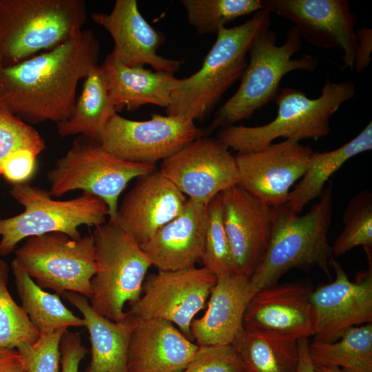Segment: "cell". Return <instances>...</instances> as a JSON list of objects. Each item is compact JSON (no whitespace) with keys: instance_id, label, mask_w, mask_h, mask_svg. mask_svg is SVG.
Returning <instances> with one entry per match:
<instances>
[{"instance_id":"cell-1","label":"cell","mask_w":372,"mask_h":372,"mask_svg":"<svg viewBox=\"0 0 372 372\" xmlns=\"http://www.w3.org/2000/svg\"><path fill=\"white\" fill-rule=\"evenodd\" d=\"M99 54L93 32L83 29L18 64H0V107L30 125L65 121L76 103L79 83L99 65Z\"/></svg>"},{"instance_id":"cell-2","label":"cell","mask_w":372,"mask_h":372,"mask_svg":"<svg viewBox=\"0 0 372 372\" xmlns=\"http://www.w3.org/2000/svg\"><path fill=\"white\" fill-rule=\"evenodd\" d=\"M319 200L304 214L285 204L273 208L271 235L265 254L250 277L256 291L275 285L293 268H320L330 278L332 247L328 231L333 213V185L329 181Z\"/></svg>"},{"instance_id":"cell-3","label":"cell","mask_w":372,"mask_h":372,"mask_svg":"<svg viewBox=\"0 0 372 372\" xmlns=\"http://www.w3.org/2000/svg\"><path fill=\"white\" fill-rule=\"evenodd\" d=\"M271 13L261 9L244 23L221 28L201 68L180 81L172 94L166 115L203 121L223 95L244 73L247 55L255 39L270 28Z\"/></svg>"},{"instance_id":"cell-4","label":"cell","mask_w":372,"mask_h":372,"mask_svg":"<svg viewBox=\"0 0 372 372\" xmlns=\"http://www.w3.org/2000/svg\"><path fill=\"white\" fill-rule=\"evenodd\" d=\"M355 94V85L349 80L332 83L326 80L316 99L293 87L280 89L274 101L276 116L269 123L254 127L229 125L220 128L218 138L238 153L260 150L278 138L299 141L319 139L330 132V119L340 106Z\"/></svg>"},{"instance_id":"cell-5","label":"cell","mask_w":372,"mask_h":372,"mask_svg":"<svg viewBox=\"0 0 372 372\" xmlns=\"http://www.w3.org/2000/svg\"><path fill=\"white\" fill-rule=\"evenodd\" d=\"M87 18L83 0H0V64L56 48L80 32Z\"/></svg>"},{"instance_id":"cell-6","label":"cell","mask_w":372,"mask_h":372,"mask_svg":"<svg viewBox=\"0 0 372 372\" xmlns=\"http://www.w3.org/2000/svg\"><path fill=\"white\" fill-rule=\"evenodd\" d=\"M301 48V36L293 25L280 45H277L276 34L270 28L259 34L249 48V61L238 90L216 112L211 128H223L249 119L274 101L280 83L287 73L314 72L318 65L314 56L304 54L293 58Z\"/></svg>"},{"instance_id":"cell-7","label":"cell","mask_w":372,"mask_h":372,"mask_svg":"<svg viewBox=\"0 0 372 372\" xmlns=\"http://www.w3.org/2000/svg\"><path fill=\"white\" fill-rule=\"evenodd\" d=\"M10 195L23 207L19 214L1 218L0 215V256L15 250L23 239L52 232H62L76 239L81 225H101L109 218V208L98 196L87 192L75 198L58 200L49 190L29 183L13 185Z\"/></svg>"},{"instance_id":"cell-8","label":"cell","mask_w":372,"mask_h":372,"mask_svg":"<svg viewBox=\"0 0 372 372\" xmlns=\"http://www.w3.org/2000/svg\"><path fill=\"white\" fill-rule=\"evenodd\" d=\"M92 235L96 268L89 302L100 315L118 322L125 316V304L141 297L152 265L140 245L114 221L95 227Z\"/></svg>"},{"instance_id":"cell-9","label":"cell","mask_w":372,"mask_h":372,"mask_svg":"<svg viewBox=\"0 0 372 372\" xmlns=\"http://www.w3.org/2000/svg\"><path fill=\"white\" fill-rule=\"evenodd\" d=\"M155 169L154 164L119 158L105 150L100 143L77 136L66 154L48 172L49 192L53 197L76 189L91 193L106 203L109 220H114L118 198L130 181Z\"/></svg>"},{"instance_id":"cell-10","label":"cell","mask_w":372,"mask_h":372,"mask_svg":"<svg viewBox=\"0 0 372 372\" xmlns=\"http://www.w3.org/2000/svg\"><path fill=\"white\" fill-rule=\"evenodd\" d=\"M14 253L12 261L42 289L59 296L72 291L91 296L96 268L92 234L76 239L62 232L32 236Z\"/></svg>"},{"instance_id":"cell-11","label":"cell","mask_w":372,"mask_h":372,"mask_svg":"<svg viewBox=\"0 0 372 372\" xmlns=\"http://www.w3.org/2000/svg\"><path fill=\"white\" fill-rule=\"evenodd\" d=\"M216 280L204 267L158 270L145 277L141 297L125 313L134 318L167 320L191 339V323L205 307Z\"/></svg>"},{"instance_id":"cell-12","label":"cell","mask_w":372,"mask_h":372,"mask_svg":"<svg viewBox=\"0 0 372 372\" xmlns=\"http://www.w3.org/2000/svg\"><path fill=\"white\" fill-rule=\"evenodd\" d=\"M199 137L194 121L181 116L152 114L148 120L133 121L116 114L100 143L123 160L155 165Z\"/></svg>"},{"instance_id":"cell-13","label":"cell","mask_w":372,"mask_h":372,"mask_svg":"<svg viewBox=\"0 0 372 372\" xmlns=\"http://www.w3.org/2000/svg\"><path fill=\"white\" fill-rule=\"evenodd\" d=\"M369 267L351 281L340 264L331 258L335 280L313 290L311 302L314 340L334 342L349 329L372 322L371 248H364Z\"/></svg>"},{"instance_id":"cell-14","label":"cell","mask_w":372,"mask_h":372,"mask_svg":"<svg viewBox=\"0 0 372 372\" xmlns=\"http://www.w3.org/2000/svg\"><path fill=\"white\" fill-rule=\"evenodd\" d=\"M159 171L189 199L204 205L238 180L235 156L211 138L188 143L163 161Z\"/></svg>"},{"instance_id":"cell-15","label":"cell","mask_w":372,"mask_h":372,"mask_svg":"<svg viewBox=\"0 0 372 372\" xmlns=\"http://www.w3.org/2000/svg\"><path fill=\"white\" fill-rule=\"evenodd\" d=\"M313 153L309 146L291 139L238 153L237 185L269 207L285 205L291 187L304 174Z\"/></svg>"},{"instance_id":"cell-16","label":"cell","mask_w":372,"mask_h":372,"mask_svg":"<svg viewBox=\"0 0 372 372\" xmlns=\"http://www.w3.org/2000/svg\"><path fill=\"white\" fill-rule=\"evenodd\" d=\"M262 9L292 23L301 38L322 49L340 48L343 67L353 71L356 19L347 0H261Z\"/></svg>"},{"instance_id":"cell-17","label":"cell","mask_w":372,"mask_h":372,"mask_svg":"<svg viewBox=\"0 0 372 372\" xmlns=\"http://www.w3.org/2000/svg\"><path fill=\"white\" fill-rule=\"evenodd\" d=\"M90 17L110 34L114 44L111 54L123 65H148L172 74L179 70L181 61L158 54L165 36L145 20L136 0H116L111 12H92Z\"/></svg>"},{"instance_id":"cell-18","label":"cell","mask_w":372,"mask_h":372,"mask_svg":"<svg viewBox=\"0 0 372 372\" xmlns=\"http://www.w3.org/2000/svg\"><path fill=\"white\" fill-rule=\"evenodd\" d=\"M220 195L223 225L236 273L251 277L268 246L273 208L238 185L223 190Z\"/></svg>"},{"instance_id":"cell-19","label":"cell","mask_w":372,"mask_h":372,"mask_svg":"<svg viewBox=\"0 0 372 372\" xmlns=\"http://www.w3.org/2000/svg\"><path fill=\"white\" fill-rule=\"evenodd\" d=\"M187 201L168 178L155 170L137 178L112 221L141 245L180 214Z\"/></svg>"},{"instance_id":"cell-20","label":"cell","mask_w":372,"mask_h":372,"mask_svg":"<svg viewBox=\"0 0 372 372\" xmlns=\"http://www.w3.org/2000/svg\"><path fill=\"white\" fill-rule=\"evenodd\" d=\"M312 291L309 284L297 281L256 291L245 311L243 328L309 338L313 334Z\"/></svg>"},{"instance_id":"cell-21","label":"cell","mask_w":372,"mask_h":372,"mask_svg":"<svg viewBox=\"0 0 372 372\" xmlns=\"http://www.w3.org/2000/svg\"><path fill=\"white\" fill-rule=\"evenodd\" d=\"M132 318L128 372H181L195 357L199 346L170 322Z\"/></svg>"},{"instance_id":"cell-22","label":"cell","mask_w":372,"mask_h":372,"mask_svg":"<svg viewBox=\"0 0 372 372\" xmlns=\"http://www.w3.org/2000/svg\"><path fill=\"white\" fill-rule=\"evenodd\" d=\"M256 293L250 276L235 273L217 278L204 314L190 326L199 347L231 345L243 329L247 306Z\"/></svg>"},{"instance_id":"cell-23","label":"cell","mask_w":372,"mask_h":372,"mask_svg":"<svg viewBox=\"0 0 372 372\" xmlns=\"http://www.w3.org/2000/svg\"><path fill=\"white\" fill-rule=\"evenodd\" d=\"M207 210V205L187 198L180 214L140 245L152 265L161 271L194 267L203 249Z\"/></svg>"},{"instance_id":"cell-24","label":"cell","mask_w":372,"mask_h":372,"mask_svg":"<svg viewBox=\"0 0 372 372\" xmlns=\"http://www.w3.org/2000/svg\"><path fill=\"white\" fill-rule=\"evenodd\" d=\"M100 66L110 99L117 111L123 108L134 111L147 104L167 109L180 81L172 74L123 65L111 52Z\"/></svg>"},{"instance_id":"cell-25","label":"cell","mask_w":372,"mask_h":372,"mask_svg":"<svg viewBox=\"0 0 372 372\" xmlns=\"http://www.w3.org/2000/svg\"><path fill=\"white\" fill-rule=\"evenodd\" d=\"M62 296L81 313L89 333L91 358L84 372H128V345L134 320L126 313L121 321L109 320L92 309L87 298L76 292Z\"/></svg>"},{"instance_id":"cell-26","label":"cell","mask_w":372,"mask_h":372,"mask_svg":"<svg viewBox=\"0 0 372 372\" xmlns=\"http://www.w3.org/2000/svg\"><path fill=\"white\" fill-rule=\"evenodd\" d=\"M231 345L245 372H296L298 339L243 328Z\"/></svg>"},{"instance_id":"cell-27","label":"cell","mask_w":372,"mask_h":372,"mask_svg":"<svg viewBox=\"0 0 372 372\" xmlns=\"http://www.w3.org/2000/svg\"><path fill=\"white\" fill-rule=\"evenodd\" d=\"M372 149V123L349 142L329 151L314 152L309 166L294 189L290 192L286 205L300 214L311 200L320 196L325 183L348 160Z\"/></svg>"},{"instance_id":"cell-28","label":"cell","mask_w":372,"mask_h":372,"mask_svg":"<svg viewBox=\"0 0 372 372\" xmlns=\"http://www.w3.org/2000/svg\"><path fill=\"white\" fill-rule=\"evenodd\" d=\"M116 112L98 65L83 79L81 95L69 117L56 124L57 132L62 137L85 136L100 143L104 129Z\"/></svg>"},{"instance_id":"cell-29","label":"cell","mask_w":372,"mask_h":372,"mask_svg":"<svg viewBox=\"0 0 372 372\" xmlns=\"http://www.w3.org/2000/svg\"><path fill=\"white\" fill-rule=\"evenodd\" d=\"M11 268L21 306L40 334L84 327L83 319L68 309L58 294L44 291L14 261Z\"/></svg>"},{"instance_id":"cell-30","label":"cell","mask_w":372,"mask_h":372,"mask_svg":"<svg viewBox=\"0 0 372 372\" xmlns=\"http://www.w3.org/2000/svg\"><path fill=\"white\" fill-rule=\"evenodd\" d=\"M309 349L314 368L338 367L344 372H372V323L351 327L334 342L313 340Z\"/></svg>"},{"instance_id":"cell-31","label":"cell","mask_w":372,"mask_h":372,"mask_svg":"<svg viewBox=\"0 0 372 372\" xmlns=\"http://www.w3.org/2000/svg\"><path fill=\"white\" fill-rule=\"evenodd\" d=\"M189 23L200 34H213L237 18L262 9L261 0H181Z\"/></svg>"},{"instance_id":"cell-32","label":"cell","mask_w":372,"mask_h":372,"mask_svg":"<svg viewBox=\"0 0 372 372\" xmlns=\"http://www.w3.org/2000/svg\"><path fill=\"white\" fill-rule=\"evenodd\" d=\"M203 267L216 278L236 273L235 262L226 234L220 194L207 205L203 249L200 256Z\"/></svg>"},{"instance_id":"cell-33","label":"cell","mask_w":372,"mask_h":372,"mask_svg":"<svg viewBox=\"0 0 372 372\" xmlns=\"http://www.w3.org/2000/svg\"><path fill=\"white\" fill-rule=\"evenodd\" d=\"M10 267L0 258V348L17 349L34 342L40 333L8 289Z\"/></svg>"},{"instance_id":"cell-34","label":"cell","mask_w":372,"mask_h":372,"mask_svg":"<svg viewBox=\"0 0 372 372\" xmlns=\"http://www.w3.org/2000/svg\"><path fill=\"white\" fill-rule=\"evenodd\" d=\"M344 228L332 247L341 256L357 246L372 247V194L369 190L355 194L342 216Z\"/></svg>"},{"instance_id":"cell-35","label":"cell","mask_w":372,"mask_h":372,"mask_svg":"<svg viewBox=\"0 0 372 372\" xmlns=\"http://www.w3.org/2000/svg\"><path fill=\"white\" fill-rule=\"evenodd\" d=\"M21 149L39 154L45 149V143L32 125L0 107V175L6 159Z\"/></svg>"},{"instance_id":"cell-36","label":"cell","mask_w":372,"mask_h":372,"mask_svg":"<svg viewBox=\"0 0 372 372\" xmlns=\"http://www.w3.org/2000/svg\"><path fill=\"white\" fill-rule=\"evenodd\" d=\"M66 329L40 334L32 343L17 348L27 372H61L60 343Z\"/></svg>"},{"instance_id":"cell-37","label":"cell","mask_w":372,"mask_h":372,"mask_svg":"<svg viewBox=\"0 0 372 372\" xmlns=\"http://www.w3.org/2000/svg\"><path fill=\"white\" fill-rule=\"evenodd\" d=\"M181 372H245L232 345L199 347L194 359Z\"/></svg>"},{"instance_id":"cell-38","label":"cell","mask_w":372,"mask_h":372,"mask_svg":"<svg viewBox=\"0 0 372 372\" xmlns=\"http://www.w3.org/2000/svg\"><path fill=\"white\" fill-rule=\"evenodd\" d=\"M38 155L30 149L14 152L4 161L1 175L13 185L28 183L35 172Z\"/></svg>"},{"instance_id":"cell-39","label":"cell","mask_w":372,"mask_h":372,"mask_svg":"<svg viewBox=\"0 0 372 372\" xmlns=\"http://www.w3.org/2000/svg\"><path fill=\"white\" fill-rule=\"evenodd\" d=\"M61 372H79L81 360L87 353L79 332L63 333L61 343Z\"/></svg>"},{"instance_id":"cell-40","label":"cell","mask_w":372,"mask_h":372,"mask_svg":"<svg viewBox=\"0 0 372 372\" xmlns=\"http://www.w3.org/2000/svg\"><path fill=\"white\" fill-rule=\"evenodd\" d=\"M356 37L353 71L362 72L367 68L371 61L372 30L362 28L356 30Z\"/></svg>"},{"instance_id":"cell-41","label":"cell","mask_w":372,"mask_h":372,"mask_svg":"<svg viewBox=\"0 0 372 372\" xmlns=\"http://www.w3.org/2000/svg\"><path fill=\"white\" fill-rule=\"evenodd\" d=\"M0 372H27L17 349L0 348Z\"/></svg>"},{"instance_id":"cell-42","label":"cell","mask_w":372,"mask_h":372,"mask_svg":"<svg viewBox=\"0 0 372 372\" xmlns=\"http://www.w3.org/2000/svg\"><path fill=\"white\" fill-rule=\"evenodd\" d=\"M308 338L298 339L299 360L296 372H315L309 355Z\"/></svg>"},{"instance_id":"cell-43","label":"cell","mask_w":372,"mask_h":372,"mask_svg":"<svg viewBox=\"0 0 372 372\" xmlns=\"http://www.w3.org/2000/svg\"><path fill=\"white\" fill-rule=\"evenodd\" d=\"M315 372H344L338 367L318 366L314 368Z\"/></svg>"}]
</instances>
